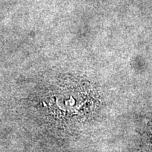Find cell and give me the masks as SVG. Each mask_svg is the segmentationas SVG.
Masks as SVG:
<instances>
[{"label":"cell","mask_w":152,"mask_h":152,"mask_svg":"<svg viewBox=\"0 0 152 152\" xmlns=\"http://www.w3.org/2000/svg\"><path fill=\"white\" fill-rule=\"evenodd\" d=\"M146 141H147L146 146L147 147V152H152V126L149 128V132L147 134V139L146 140Z\"/></svg>","instance_id":"6da1fadb"}]
</instances>
